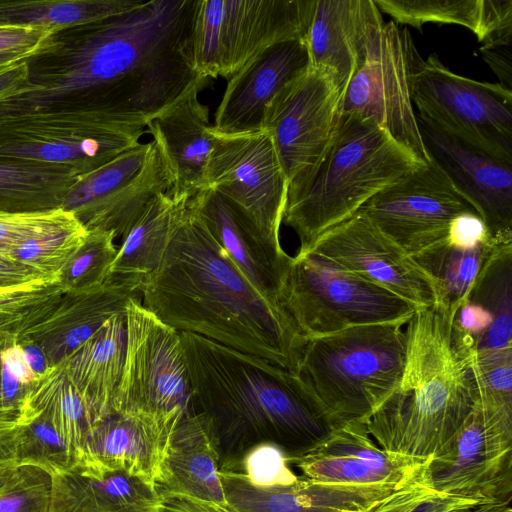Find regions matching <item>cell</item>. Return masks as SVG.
<instances>
[{"label":"cell","instance_id":"816d5d0a","mask_svg":"<svg viewBox=\"0 0 512 512\" xmlns=\"http://www.w3.org/2000/svg\"><path fill=\"white\" fill-rule=\"evenodd\" d=\"M27 59L2 74H0V100L13 94L23 92L28 87Z\"/></svg>","mask_w":512,"mask_h":512},{"label":"cell","instance_id":"7a4b0ae2","mask_svg":"<svg viewBox=\"0 0 512 512\" xmlns=\"http://www.w3.org/2000/svg\"><path fill=\"white\" fill-rule=\"evenodd\" d=\"M180 337L191 412L210 435L220 471L241 472L261 444L275 445L287 460L301 457L339 428L298 373L197 334Z\"/></svg>","mask_w":512,"mask_h":512},{"label":"cell","instance_id":"7402d4cb","mask_svg":"<svg viewBox=\"0 0 512 512\" xmlns=\"http://www.w3.org/2000/svg\"><path fill=\"white\" fill-rule=\"evenodd\" d=\"M219 477L232 512H369L402 489L327 484L304 476L275 486L254 485L242 472L219 471Z\"/></svg>","mask_w":512,"mask_h":512},{"label":"cell","instance_id":"5b68a950","mask_svg":"<svg viewBox=\"0 0 512 512\" xmlns=\"http://www.w3.org/2000/svg\"><path fill=\"white\" fill-rule=\"evenodd\" d=\"M426 164L374 121L341 114L323 157L304 184L287 195L284 223L297 235V253L356 214L374 195Z\"/></svg>","mask_w":512,"mask_h":512},{"label":"cell","instance_id":"d6986e66","mask_svg":"<svg viewBox=\"0 0 512 512\" xmlns=\"http://www.w3.org/2000/svg\"><path fill=\"white\" fill-rule=\"evenodd\" d=\"M426 461L387 452L371 439L365 424L349 423L288 463L316 482L404 488L421 482Z\"/></svg>","mask_w":512,"mask_h":512},{"label":"cell","instance_id":"484cf974","mask_svg":"<svg viewBox=\"0 0 512 512\" xmlns=\"http://www.w3.org/2000/svg\"><path fill=\"white\" fill-rule=\"evenodd\" d=\"M50 475L48 512H160L157 485L139 476L78 464Z\"/></svg>","mask_w":512,"mask_h":512},{"label":"cell","instance_id":"f5cc1de1","mask_svg":"<svg viewBox=\"0 0 512 512\" xmlns=\"http://www.w3.org/2000/svg\"><path fill=\"white\" fill-rule=\"evenodd\" d=\"M22 348L31 370L37 378L40 377V375L44 374L46 370V358L42 350L37 345L30 343L26 344Z\"/></svg>","mask_w":512,"mask_h":512},{"label":"cell","instance_id":"7c38bea8","mask_svg":"<svg viewBox=\"0 0 512 512\" xmlns=\"http://www.w3.org/2000/svg\"><path fill=\"white\" fill-rule=\"evenodd\" d=\"M409 31L393 21L375 32L366 57L346 86L341 114L374 121L421 162L428 156L412 102L414 73L422 61Z\"/></svg>","mask_w":512,"mask_h":512},{"label":"cell","instance_id":"bcb514c9","mask_svg":"<svg viewBox=\"0 0 512 512\" xmlns=\"http://www.w3.org/2000/svg\"><path fill=\"white\" fill-rule=\"evenodd\" d=\"M455 320L458 327L475 340V347L492 324L490 314L470 301H466L458 308Z\"/></svg>","mask_w":512,"mask_h":512},{"label":"cell","instance_id":"b9f144b4","mask_svg":"<svg viewBox=\"0 0 512 512\" xmlns=\"http://www.w3.org/2000/svg\"><path fill=\"white\" fill-rule=\"evenodd\" d=\"M481 47L512 45V0H480L478 30Z\"/></svg>","mask_w":512,"mask_h":512},{"label":"cell","instance_id":"11a10c76","mask_svg":"<svg viewBox=\"0 0 512 512\" xmlns=\"http://www.w3.org/2000/svg\"><path fill=\"white\" fill-rule=\"evenodd\" d=\"M474 512H512L510 503L490 502L479 505Z\"/></svg>","mask_w":512,"mask_h":512},{"label":"cell","instance_id":"f6af8a7d","mask_svg":"<svg viewBox=\"0 0 512 512\" xmlns=\"http://www.w3.org/2000/svg\"><path fill=\"white\" fill-rule=\"evenodd\" d=\"M41 281H59L13 258L0 255V289L13 288Z\"/></svg>","mask_w":512,"mask_h":512},{"label":"cell","instance_id":"f35d334b","mask_svg":"<svg viewBox=\"0 0 512 512\" xmlns=\"http://www.w3.org/2000/svg\"><path fill=\"white\" fill-rule=\"evenodd\" d=\"M51 475L34 464L19 463L0 488V512H48Z\"/></svg>","mask_w":512,"mask_h":512},{"label":"cell","instance_id":"681fc988","mask_svg":"<svg viewBox=\"0 0 512 512\" xmlns=\"http://www.w3.org/2000/svg\"><path fill=\"white\" fill-rule=\"evenodd\" d=\"M157 488L162 496L160 512H218L192 497Z\"/></svg>","mask_w":512,"mask_h":512},{"label":"cell","instance_id":"83f0119b","mask_svg":"<svg viewBox=\"0 0 512 512\" xmlns=\"http://www.w3.org/2000/svg\"><path fill=\"white\" fill-rule=\"evenodd\" d=\"M126 341V313L122 312L112 316L72 353V385L101 419L113 412L114 396L123 373Z\"/></svg>","mask_w":512,"mask_h":512},{"label":"cell","instance_id":"74e56055","mask_svg":"<svg viewBox=\"0 0 512 512\" xmlns=\"http://www.w3.org/2000/svg\"><path fill=\"white\" fill-rule=\"evenodd\" d=\"M81 223L62 208L34 213H0V255L10 257L25 242Z\"/></svg>","mask_w":512,"mask_h":512},{"label":"cell","instance_id":"4dcf8cb0","mask_svg":"<svg viewBox=\"0 0 512 512\" xmlns=\"http://www.w3.org/2000/svg\"><path fill=\"white\" fill-rule=\"evenodd\" d=\"M142 0H0V25L61 30L108 19L139 7Z\"/></svg>","mask_w":512,"mask_h":512},{"label":"cell","instance_id":"ab89813d","mask_svg":"<svg viewBox=\"0 0 512 512\" xmlns=\"http://www.w3.org/2000/svg\"><path fill=\"white\" fill-rule=\"evenodd\" d=\"M481 504L435 492L419 482L400 489L369 512H474Z\"/></svg>","mask_w":512,"mask_h":512},{"label":"cell","instance_id":"f546056e","mask_svg":"<svg viewBox=\"0 0 512 512\" xmlns=\"http://www.w3.org/2000/svg\"><path fill=\"white\" fill-rule=\"evenodd\" d=\"M188 200L164 193L155 197L123 237L109 275L144 278L160 264Z\"/></svg>","mask_w":512,"mask_h":512},{"label":"cell","instance_id":"d6a6232c","mask_svg":"<svg viewBox=\"0 0 512 512\" xmlns=\"http://www.w3.org/2000/svg\"><path fill=\"white\" fill-rule=\"evenodd\" d=\"M497 244L489 241L463 249L446 239L413 258L435 281L438 302L458 309L468 300L481 267Z\"/></svg>","mask_w":512,"mask_h":512},{"label":"cell","instance_id":"2e32d148","mask_svg":"<svg viewBox=\"0 0 512 512\" xmlns=\"http://www.w3.org/2000/svg\"><path fill=\"white\" fill-rule=\"evenodd\" d=\"M214 134L206 188L236 203L266 239L281 246L279 232L288 183L269 134L264 130L239 135Z\"/></svg>","mask_w":512,"mask_h":512},{"label":"cell","instance_id":"8fae6325","mask_svg":"<svg viewBox=\"0 0 512 512\" xmlns=\"http://www.w3.org/2000/svg\"><path fill=\"white\" fill-rule=\"evenodd\" d=\"M435 492L483 503H511L512 411L475 406L451 439L421 471Z\"/></svg>","mask_w":512,"mask_h":512},{"label":"cell","instance_id":"ac0fdd59","mask_svg":"<svg viewBox=\"0 0 512 512\" xmlns=\"http://www.w3.org/2000/svg\"><path fill=\"white\" fill-rule=\"evenodd\" d=\"M416 118L428 159L474 206L494 242H512V165Z\"/></svg>","mask_w":512,"mask_h":512},{"label":"cell","instance_id":"4316f807","mask_svg":"<svg viewBox=\"0 0 512 512\" xmlns=\"http://www.w3.org/2000/svg\"><path fill=\"white\" fill-rule=\"evenodd\" d=\"M218 456L203 421L185 413L169 439L157 487L232 512L219 477Z\"/></svg>","mask_w":512,"mask_h":512},{"label":"cell","instance_id":"e0dca14e","mask_svg":"<svg viewBox=\"0 0 512 512\" xmlns=\"http://www.w3.org/2000/svg\"><path fill=\"white\" fill-rule=\"evenodd\" d=\"M303 253L385 288L418 309L438 303L435 281L359 212L326 231Z\"/></svg>","mask_w":512,"mask_h":512},{"label":"cell","instance_id":"f1b7e54d","mask_svg":"<svg viewBox=\"0 0 512 512\" xmlns=\"http://www.w3.org/2000/svg\"><path fill=\"white\" fill-rule=\"evenodd\" d=\"M81 177L67 166L0 158V213L60 209Z\"/></svg>","mask_w":512,"mask_h":512},{"label":"cell","instance_id":"9a60e30c","mask_svg":"<svg viewBox=\"0 0 512 512\" xmlns=\"http://www.w3.org/2000/svg\"><path fill=\"white\" fill-rule=\"evenodd\" d=\"M358 212L412 257L445 241L459 215L478 214L430 159L382 189Z\"/></svg>","mask_w":512,"mask_h":512},{"label":"cell","instance_id":"8992f818","mask_svg":"<svg viewBox=\"0 0 512 512\" xmlns=\"http://www.w3.org/2000/svg\"><path fill=\"white\" fill-rule=\"evenodd\" d=\"M401 324H372L306 340L297 373L339 427L365 423L398 386L405 364Z\"/></svg>","mask_w":512,"mask_h":512},{"label":"cell","instance_id":"4fadbf2b","mask_svg":"<svg viewBox=\"0 0 512 512\" xmlns=\"http://www.w3.org/2000/svg\"><path fill=\"white\" fill-rule=\"evenodd\" d=\"M342 92L325 69L309 66L264 110L262 130L273 143L288 183L297 191L320 162L341 116Z\"/></svg>","mask_w":512,"mask_h":512},{"label":"cell","instance_id":"f907efd6","mask_svg":"<svg viewBox=\"0 0 512 512\" xmlns=\"http://www.w3.org/2000/svg\"><path fill=\"white\" fill-rule=\"evenodd\" d=\"M16 445V428L0 431V488L19 464Z\"/></svg>","mask_w":512,"mask_h":512},{"label":"cell","instance_id":"ee69618b","mask_svg":"<svg viewBox=\"0 0 512 512\" xmlns=\"http://www.w3.org/2000/svg\"><path fill=\"white\" fill-rule=\"evenodd\" d=\"M56 31L46 27L0 25V52L38 50Z\"/></svg>","mask_w":512,"mask_h":512},{"label":"cell","instance_id":"cb8c5ba5","mask_svg":"<svg viewBox=\"0 0 512 512\" xmlns=\"http://www.w3.org/2000/svg\"><path fill=\"white\" fill-rule=\"evenodd\" d=\"M383 24L373 0H317L303 39L310 66L327 70L343 96Z\"/></svg>","mask_w":512,"mask_h":512},{"label":"cell","instance_id":"30bf717a","mask_svg":"<svg viewBox=\"0 0 512 512\" xmlns=\"http://www.w3.org/2000/svg\"><path fill=\"white\" fill-rule=\"evenodd\" d=\"M127 341L113 412L170 418L191 413V387L180 332L131 298L125 309Z\"/></svg>","mask_w":512,"mask_h":512},{"label":"cell","instance_id":"603a6c76","mask_svg":"<svg viewBox=\"0 0 512 512\" xmlns=\"http://www.w3.org/2000/svg\"><path fill=\"white\" fill-rule=\"evenodd\" d=\"M182 415L161 419L112 412L91 431L73 465L124 471L157 485L170 436Z\"/></svg>","mask_w":512,"mask_h":512},{"label":"cell","instance_id":"9c48e42d","mask_svg":"<svg viewBox=\"0 0 512 512\" xmlns=\"http://www.w3.org/2000/svg\"><path fill=\"white\" fill-rule=\"evenodd\" d=\"M412 102L427 124L512 165V91L456 74L433 53L414 73Z\"/></svg>","mask_w":512,"mask_h":512},{"label":"cell","instance_id":"d590c367","mask_svg":"<svg viewBox=\"0 0 512 512\" xmlns=\"http://www.w3.org/2000/svg\"><path fill=\"white\" fill-rule=\"evenodd\" d=\"M88 231L85 242L61 275V283L69 290H88L102 285L117 253L113 232Z\"/></svg>","mask_w":512,"mask_h":512},{"label":"cell","instance_id":"1f68e13d","mask_svg":"<svg viewBox=\"0 0 512 512\" xmlns=\"http://www.w3.org/2000/svg\"><path fill=\"white\" fill-rule=\"evenodd\" d=\"M492 317L475 349L512 345V242L497 244L481 267L468 300Z\"/></svg>","mask_w":512,"mask_h":512},{"label":"cell","instance_id":"60d3db41","mask_svg":"<svg viewBox=\"0 0 512 512\" xmlns=\"http://www.w3.org/2000/svg\"><path fill=\"white\" fill-rule=\"evenodd\" d=\"M241 472L257 486L289 485L298 479L289 468L286 455L272 444L250 450L243 459Z\"/></svg>","mask_w":512,"mask_h":512},{"label":"cell","instance_id":"277c9868","mask_svg":"<svg viewBox=\"0 0 512 512\" xmlns=\"http://www.w3.org/2000/svg\"><path fill=\"white\" fill-rule=\"evenodd\" d=\"M457 310L438 302L405 324L400 382L364 423L383 450L428 460L473 410L475 340L456 324Z\"/></svg>","mask_w":512,"mask_h":512},{"label":"cell","instance_id":"7dc6e473","mask_svg":"<svg viewBox=\"0 0 512 512\" xmlns=\"http://www.w3.org/2000/svg\"><path fill=\"white\" fill-rule=\"evenodd\" d=\"M485 62L500 80L499 84L512 91V51L511 46L480 47Z\"/></svg>","mask_w":512,"mask_h":512},{"label":"cell","instance_id":"44dd1931","mask_svg":"<svg viewBox=\"0 0 512 512\" xmlns=\"http://www.w3.org/2000/svg\"><path fill=\"white\" fill-rule=\"evenodd\" d=\"M309 66L304 40L277 43L256 54L228 79L214 115L213 132L239 135L263 131L268 103Z\"/></svg>","mask_w":512,"mask_h":512},{"label":"cell","instance_id":"3957f363","mask_svg":"<svg viewBox=\"0 0 512 512\" xmlns=\"http://www.w3.org/2000/svg\"><path fill=\"white\" fill-rule=\"evenodd\" d=\"M141 303L178 332L298 371L306 340L239 271L187 204L159 266L142 280Z\"/></svg>","mask_w":512,"mask_h":512},{"label":"cell","instance_id":"6da1fadb","mask_svg":"<svg viewBox=\"0 0 512 512\" xmlns=\"http://www.w3.org/2000/svg\"><path fill=\"white\" fill-rule=\"evenodd\" d=\"M197 4L149 0L54 32L27 59L24 93L86 91L116 132L140 139L152 119L207 84L192 60Z\"/></svg>","mask_w":512,"mask_h":512},{"label":"cell","instance_id":"5bb4252c","mask_svg":"<svg viewBox=\"0 0 512 512\" xmlns=\"http://www.w3.org/2000/svg\"><path fill=\"white\" fill-rule=\"evenodd\" d=\"M172 184L168 164L152 140L82 175L62 209L73 213L87 230L124 237L147 205L158 195L169 193Z\"/></svg>","mask_w":512,"mask_h":512},{"label":"cell","instance_id":"7bdbcfd3","mask_svg":"<svg viewBox=\"0 0 512 512\" xmlns=\"http://www.w3.org/2000/svg\"><path fill=\"white\" fill-rule=\"evenodd\" d=\"M447 241L457 248L468 249L493 240L478 214L464 213L452 221Z\"/></svg>","mask_w":512,"mask_h":512},{"label":"cell","instance_id":"d4e9b609","mask_svg":"<svg viewBox=\"0 0 512 512\" xmlns=\"http://www.w3.org/2000/svg\"><path fill=\"white\" fill-rule=\"evenodd\" d=\"M194 89L154 119L147 128L172 174L169 194L189 200L206 188V171L215 143L209 109Z\"/></svg>","mask_w":512,"mask_h":512},{"label":"cell","instance_id":"ffe728a7","mask_svg":"<svg viewBox=\"0 0 512 512\" xmlns=\"http://www.w3.org/2000/svg\"><path fill=\"white\" fill-rule=\"evenodd\" d=\"M187 205L254 288L280 308L278 295L291 258L282 246L266 239L242 208L212 188L199 191Z\"/></svg>","mask_w":512,"mask_h":512},{"label":"cell","instance_id":"ba28073f","mask_svg":"<svg viewBox=\"0 0 512 512\" xmlns=\"http://www.w3.org/2000/svg\"><path fill=\"white\" fill-rule=\"evenodd\" d=\"M317 0H198L192 60L201 76L230 79L277 43L303 40Z\"/></svg>","mask_w":512,"mask_h":512},{"label":"cell","instance_id":"836d02e7","mask_svg":"<svg viewBox=\"0 0 512 512\" xmlns=\"http://www.w3.org/2000/svg\"><path fill=\"white\" fill-rule=\"evenodd\" d=\"M397 25L456 24L477 33L480 0H373Z\"/></svg>","mask_w":512,"mask_h":512},{"label":"cell","instance_id":"e575fe53","mask_svg":"<svg viewBox=\"0 0 512 512\" xmlns=\"http://www.w3.org/2000/svg\"><path fill=\"white\" fill-rule=\"evenodd\" d=\"M88 232L79 223L71 228L25 242L13 251L11 258L61 281L64 268L83 245Z\"/></svg>","mask_w":512,"mask_h":512},{"label":"cell","instance_id":"c3c4849f","mask_svg":"<svg viewBox=\"0 0 512 512\" xmlns=\"http://www.w3.org/2000/svg\"><path fill=\"white\" fill-rule=\"evenodd\" d=\"M0 361L22 385H27L37 379L28 364L21 345L14 344L0 351Z\"/></svg>","mask_w":512,"mask_h":512},{"label":"cell","instance_id":"8d00e7d4","mask_svg":"<svg viewBox=\"0 0 512 512\" xmlns=\"http://www.w3.org/2000/svg\"><path fill=\"white\" fill-rule=\"evenodd\" d=\"M477 402L512 411V345L474 351Z\"/></svg>","mask_w":512,"mask_h":512},{"label":"cell","instance_id":"db71d44e","mask_svg":"<svg viewBox=\"0 0 512 512\" xmlns=\"http://www.w3.org/2000/svg\"><path fill=\"white\" fill-rule=\"evenodd\" d=\"M38 50H29V51H5L0 52V74L13 69Z\"/></svg>","mask_w":512,"mask_h":512},{"label":"cell","instance_id":"52a82bcc","mask_svg":"<svg viewBox=\"0 0 512 512\" xmlns=\"http://www.w3.org/2000/svg\"><path fill=\"white\" fill-rule=\"evenodd\" d=\"M278 305L305 340L372 324L405 325L418 308L310 253L291 256Z\"/></svg>","mask_w":512,"mask_h":512}]
</instances>
